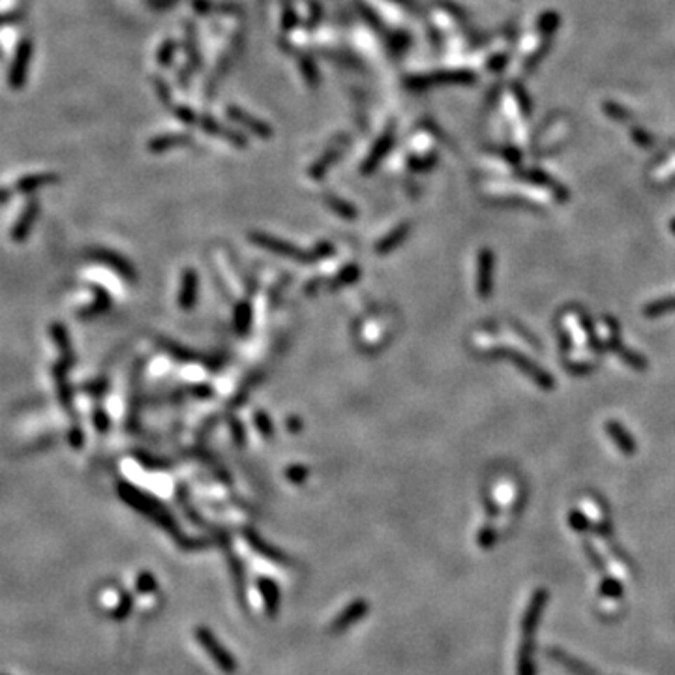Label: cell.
<instances>
[{
    "label": "cell",
    "mask_w": 675,
    "mask_h": 675,
    "mask_svg": "<svg viewBox=\"0 0 675 675\" xmlns=\"http://www.w3.org/2000/svg\"><path fill=\"white\" fill-rule=\"evenodd\" d=\"M94 258L100 259V261H103V263H107L109 267H113V269H116L119 272H121V274L128 276V278H132V276H133L132 269H130V265H128L126 261L121 258V255H115V253H111V252H103V250H98V252H94Z\"/></svg>",
    "instance_id": "obj_8"
},
{
    "label": "cell",
    "mask_w": 675,
    "mask_h": 675,
    "mask_svg": "<svg viewBox=\"0 0 675 675\" xmlns=\"http://www.w3.org/2000/svg\"><path fill=\"white\" fill-rule=\"evenodd\" d=\"M30 58H32V41L23 40L19 44L18 51H15L12 68H10V75H8V81H10L12 88H21V86L25 85Z\"/></svg>",
    "instance_id": "obj_1"
},
{
    "label": "cell",
    "mask_w": 675,
    "mask_h": 675,
    "mask_svg": "<svg viewBox=\"0 0 675 675\" xmlns=\"http://www.w3.org/2000/svg\"><path fill=\"white\" fill-rule=\"evenodd\" d=\"M184 286H186V287H184V293H182V297H180V298H182L184 308H188L189 304L194 302V300H192V297H194V291H195V278H194V274H192V272H188V274H186Z\"/></svg>",
    "instance_id": "obj_12"
},
{
    "label": "cell",
    "mask_w": 675,
    "mask_h": 675,
    "mask_svg": "<svg viewBox=\"0 0 675 675\" xmlns=\"http://www.w3.org/2000/svg\"><path fill=\"white\" fill-rule=\"evenodd\" d=\"M258 242H259V244H263V246L270 248V250H274V252L286 253V255H289V258H297V259L302 258V253H298L295 248L289 246V244H283V242L274 241V239H261V241H258Z\"/></svg>",
    "instance_id": "obj_11"
},
{
    "label": "cell",
    "mask_w": 675,
    "mask_h": 675,
    "mask_svg": "<svg viewBox=\"0 0 675 675\" xmlns=\"http://www.w3.org/2000/svg\"><path fill=\"white\" fill-rule=\"evenodd\" d=\"M69 445L74 448H79L83 445V432L79 428H72L69 429Z\"/></svg>",
    "instance_id": "obj_14"
},
{
    "label": "cell",
    "mask_w": 675,
    "mask_h": 675,
    "mask_svg": "<svg viewBox=\"0 0 675 675\" xmlns=\"http://www.w3.org/2000/svg\"><path fill=\"white\" fill-rule=\"evenodd\" d=\"M2 21H4V19H2V18H0V25H2Z\"/></svg>",
    "instance_id": "obj_17"
},
{
    "label": "cell",
    "mask_w": 675,
    "mask_h": 675,
    "mask_svg": "<svg viewBox=\"0 0 675 675\" xmlns=\"http://www.w3.org/2000/svg\"><path fill=\"white\" fill-rule=\"evenodd\" d=\"M12 194H13L12 188H0V205L8 203V201H10V197H12Z\"/></svg>",
    "instance_id": "obj_16"
},
{
    "label": "cell",
    "mask_w": 675,
    "mask_h": 675,
    "mask_svg": "<svg viewBox=\"0 0 675 675\" xmlns=\"http://www.w3.org/2000/svg\"><path fill=\"white\" fill-rule=\"evenodd\" d=\"M261 591H263L265 602H267L269 612L274 613L276 608H278V599H280V595H278V587L274 585V582L263 580V582H261Z\"/></svg>",
    "instance_id": "obj_9"
},
{
    "label": "cell",
    "mask_w": 675,
    "mask_h": 675,
    "mask_svg": "<svg viewBox=\"0 0 675 675\" xmlns=\"http://www.w3.org/2000/svg\"><path fill=\"white\" fill-rule=\"evenodd\" d=\"M57 182V175L53 173H36V175H27V177L19 178L18 182L13 184V192L18 194H32L36 189L44 188L47 184Z\"/></svg>",
    "instance_id": "obj_6"
},
{
    "label": "cell",
    "mask_w": 675,
    "mask_h": 675,
    "mask_svg": "<svg viewBox=\"0 0 675 675\" xmlns=\"http://www.w3.org/2000/svg\"><path fill=\"white\" fill-rule=\"evenodd\" d=\"M94 424H96V428L100 429V432H105V429H107L109 426L107 415H105L102 409H96V411H94Z\"/></svg>",
    "instance_id": "obj_13"
},
{
    "label": "cell",
    "mask_w": 675,
    "mask_h": 675,
    "mask_svg": "<svg viewBox=\"0 0 675 675\" xmlns=\"http://www.w3.org/2000/svg\"><path fill=\"white\" fill-rule=\"evenodd\" d=\"M51 338L55 345H57L58 353H60V364H64L66 368H72L75 364V355L74 349H72V344H69V336L66 326L60 325V323H53L51 325Z\"/></svg>",
    "instance_id": "obj_4"
},
{
    "label": "cell",
    "mask_w": 675,
    "mask_h": 675,
    "mask_svg": "<svg viewBox=\"0 0 675 675\" xmlns=\"http://www.w3.org/2000/svg\"><path fill=\"white\" fill-rule=\"evenodd\" d=\"M94 289V295H96V302L88 306L86 309H83V315L91 317V314H98V312H103V309L109 308V295L100 287H92Z\"/></svg>",
    "instance_id": "obj_10"
},
{
    "label": "cell",
    "mask_w": 675,
    "mask_h": 675,
    "mask_svg": "<svg viewBox=\"0 0 675 675\" xmlns=\"http://www.w3.org/2000/svg\"><path fill=\"white\" fill-rule=\"evenodd\" d=\"M38 214H40V205L38 201L30 199L27 205H25L23 212L19 214V218L13 223L12 231H10V236H12L13 242L18 244H23L27 239L30 236L32 229H34V223L38 220Z\"/></svg>",
    "instance_id": "obj_2"
},
{
    "label": "cell",
    "mask_w": 675,
    "mask_h": 675,
    "mask_svg": "<svg viewBox=\"0 0 675 675\" xmlns=\"http://www.w3.org/2000/svg\"><path fill=\"white\" fill-rule=\"evenodd\" d=\"M366 610H368V606H366V602H362V601H356V602H353L345 612H342L340 613V617L334 621V624H332V629L334 630H342V629H345V627H349L351 623H355V621H359V619H362L364 617V613H366Z\"/></svg>",
    "instance_id": "obj_7"
},
{
    "label": "cell",
    "mask_w": 675,
    "mask_h": 675,
    "mask_svg": "<svg viewBox=\"0 0 675 675\" xmlns=\"http://www.w3.org/2000/svg\"><path fill=\"white\" fill-rule=\"evenodd\" d=\"M66 372H68V368L60 364V362H57V364L53 366V381H55V387H57L60 406H62L66 411H72V406H74V390L69 387Z\"/></svg>",
    "instance_id": "obj_5"
},
{
    "label": "cell",
    "mask_w": 675,
    "mask_h": 675,
    "mask_svg": "<svg viewBox=\"0 0 675 675\" xmlns=\"http://www.w3.org/2000/svg\"><path fill=\"white\" fill-rule=\"evenodd\" d=\"M139 589L141 591L154 589V578H152L150 574H141V576H139Z\"/></svg>",
    "instance_id": "obj_15"
},
{
    "label": "cell",
    "mask_w": 675,
    "mask_h": 675,
    "mask_svg": "<svg viewBox=\"0 0 675 675\" xmlns=\"http://www.w3.org/2000/svg\"><path fill=\"white\" fill-rule=\"evenodd\" d=\"M197 638H199L201 646L205 647L208 655H212L214 662H216L220 668L225 669V671H235L236 664L235 660H233V657L229 655V651H227V649H223V647L218 643L216 638H214L208 630L205 629L197 630Z\"/></svg>",
    "instance_id": "obj_3"
}]
</instances>
